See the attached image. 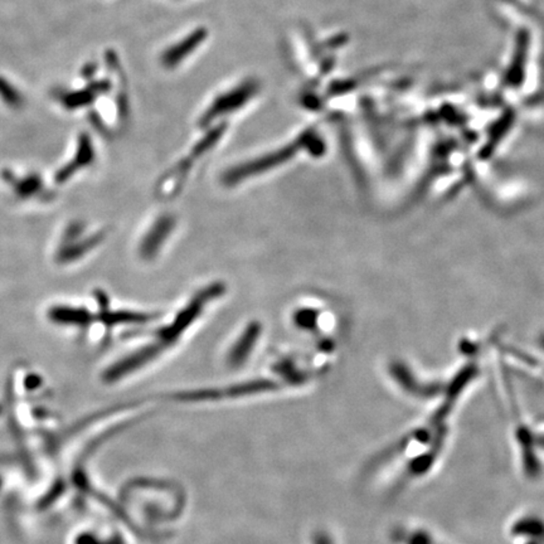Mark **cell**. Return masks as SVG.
<instances>
[{"mask_svg": "<svg viewBox=\"0 0 544 544\" xmlns=\"http://www.w3.org/2000/svg\"><path fill=\"white\" fill-rule=\"evenodd\" d=\"M257 89H259L257 83L249 81L240 86L238 89L221 96L219 99L214 101V105L208 109L207 113L203 115V118H201V125L206 126L219 115L231 113L238 107L242 106L249 97H252L257 92Z\"/></svg>", "mask_w": 544, "mask_h": 544, "instance_id": "cell-4", "label": "cell"}, {"mask_svg": "<svg viewBox=\"0 0 544 544\" xmlns=\"http://www.w3.org/2000/svg\"><path fill=\"white\" fill-rule=\"evenodd\" d=\"M207 37V30H197L193 35L187 37L184 41L175 44L174 47L168 49L161 57V62L166 67H174L177 66L184 57H187L190 52H193L195 48L204 41Z\"/></svg>", "mask_w": 544, "mask_h": 544, "instance_id": "cell-7", "label": "cell"}, {"mask_svg": "<svg viewBox=\"0 0 544 544\" xmlns=\"http://www.w3.org/2000/svg\"><path fill=\"white\" fill-rule=\"evenodd\" d=\"M225 291V284H221V283L208 285L203 290L198 291L193 296V299L175 315V318L173 319L171 324L160 328L159 330L155 333V338H156L155 345H158L161 352H164L166 348L177 343L179 338L182 337L185 330H188L190 326H193L195 320L201 316V314L208 304L218 299L219 296L223 295Z\"/></svg>", "mask_w": 544, "mask_h": 544, "instance_id": "cell-1", "label": "cell"}, {"mask_svg": "<svg viewBox=\"0 0 544 544\" xmlns=\"http://www.w3.org/2000/svg\"><path fill=\"white\" fill-rule=\"evenodd\" d=\"M314 139L311 132L300 135L294 142L288 144L284 148H280L268 154L262 155L257 159L251 160L249 163H243L240 166H233L223 174L222 180L227 187H235L242 183L243 180L249 178L260 175L270 169L285 164L288 160L294 158L302 149L309 148V144H313Z\"/></svg>", "mask_w": 544, "mask_h": 544, "instance_id": "cell-2", "label": "cell"}, {"mask_svg": "<svg viewBox=\"0 0 544 544\" xmlns=\"http://www.w3.org/2000/svg\"><path fill=\"white\" fill-rule=\"evenodd\" d=\"M261 330H262V326L259 321H251L249 326L245 328L241 337L237 339L236 343L233 344V347L227 355V364L230 367H241L245 364V361L249 359V355L260 339Z\"/></svg>", "mask_w": 544, "mask_h": 544, "instance_id": "cell-6", "label": "cell"}, {"mask_svg": "<svg viewBox=\"0 0 544 544\" xmlns=\"http://www.w3.org/2000/svg\"><path fill=\"white\" fill-rule=\"evenodd\" d=\"M154 318L155 315H153V314L124 311V310H118V311L104 310L102 315H101V319L104 321V324H106L109 326L145 324V323H148V321L154 319Z\"/></svg>", "mask_w": 544, "mask_h": 544, "instance_id": "cell-8", "label": "cell"}, {"mask_svg": "<svg viewBox=\"0 0 544 544\" xmlns=\"http://www.w3.org/2000/svg\"><path fill=\"white\" fill-rule=\"evenodd\" d=\"M175 227V219L172 216H161L150 227L148 233L142 237L139 254L144 260H153L159 254L161 246L166 243L168 237L172 235Z\"/></svg>", "mask_w": 544, "mask_h": 544, "instance_id": "cell-5", "label": "cell"}, {"mask_svg": "<svg viewBox=\"0 0 544 544\" xmlns=\"http://www.w3.org/2000/svg\"><path fill=\"white\" fill-rule=\"evenodd\" d=\"M223 132H225V125L218 126L214 130L208 132L207 135L204 136V139L195 145L193 150H192V153L183 161H180L178 166H174L172 172L169 173L163 179V182H160L159 192L158 193L161 197H166V198H169L174 193H177L179 188L182 187V182H183L184 178L188 174L190 168L194 164L195 160L199 159L201 156L206 154L207 150L212 148L219 137L223 135Z\"/></svg>", "mask_w": 544, "mask_h": 544, "instance_id": "cell-3", "label": "cell"}, {"mask_svg": "<svg viewBox=\"0 0 544 544\" xmlns=\"http://www.w3.org/2000/svg\"><path fill=\"white\" fill-rule=\"evenodd\" d=\"M314 320H315V315L310 310H304V311H300L295 315L296 324L302 328L313 326Z\"/></svg>", "mask_w": 544, "mask_h": 544, "instance_id": "cell-9", "label": "cell"}]
</instances>
